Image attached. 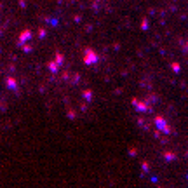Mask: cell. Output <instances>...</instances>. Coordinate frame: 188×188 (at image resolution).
I'll return each instance as SVG.
<instances>
[{"label":"cell","instance_id":"16","mask_svg":"<svg viewBox=\"0 0 188 188\" xmlns=\"http://www.w3.org/2000/svg\"><path fill=\"white\" fill-rule=\"evenodd\" d=\"M141 26H143V30H145V28H148V21L145 19V21H143V25H141Z\"/></svg>","mask_w":188,"mask_h":188},{"label":"cell","instance_id":"8","mask_svg":"<svg viewBox=\"0 0 188 188\" xmlns=\"http://www.w3.org/2000/svg\"><path fill=\"white\" fill-rule=\"evenodd\" d=\"M92 96H94V94H92V91H91V89H85V91H84V98H85V101H91V99H92Z\"/></svg>","mask_w":188,"mask_h":188},{"label":"cell","instance_id":"13","mask_svg":"<svg viewBox=\"0 0 188 188\" xmlns=\"http://www.w3.org/2000/svg\"><path fill=\"white\" fill-rule=\"evenodd\" d=\"M150 169V164L148 162H143V171H148Z\"/></svg>","mask_w":188,"mask_h":188},{"label":"cell","instance_id":"18","mask_svg":"<svg viewBox=\"0 0 188 188\" xmlns=\"http://www.w3.org/2000/svg\"><path fill=\"white\" fill-rule=\"evenodd\" d=\"M187 157H188V152H187Z\"/></svg>","mask_w":188,"mask_h":188},{"label":"cell","instance_id":"15","mask_svg":"<svg viewBox=\"0 0 188 188\" xmlns=\"http://www.w3.org/2000/svg\"><path fill=\"white\" fill-rule=\"evenodd\" d=\"M23 51H25V52H30L31 47H30V45H25V47H23Z\"/></svg>","mask_w":188,"mask_h":188},{"label":"cell","instance_id":"10","mask_svg":"<svg viewBox=\"0 0 188 188\" xmlns=\"http://www.w3.org/2000/svg\"><path fill=\"white\" fill-rule=\"evenodd\" d=\"M162 132H164V134H172V127H171V126H166V127L162 129Z\"/></svg>","mask_w":188,"mask_h":188},{"label":"cell","instance_id":"11","mask_svg":"<svg viewBox=\"0 0 188 188\" xmlns=\"http://www.w3.org/2000/svg\"><path fill=\"white\" fill-rule=\"evenodd\" d=\"M172 70H174L176 73H178V71H179V65H178V63H172Z\"/></svg>","mask_w":188,"mask_h":188},{"label":"cell","instance_id":"6","mask_svg":"<svg viewBox=\"0 0 188 188\" xmlns=\"http://www.w3.org/2000/svg\"><path fill=\"white\" fill-rule=\"evenodd\" d=\"M47 68H49V71L56 73V71L59 70V63H58V61H49V63H47Z\"/></svg>","mask_w":188,"mask_h":188},{"label":"cell","instance_id":"3","mask_svg":"<svg viewBox=\"0 0 188 188\" xmlns=\"http://www.w3.org/2000/svg\"><path fill=\"white\" fill-rule=\"evenodd\" d=\"M153 122H155V126H157V129H160V131H162V129H164L166 126H167V124H166V119H164L162 115H155V119H153Z\"/></svg>","mask_w":188,"mask_h":188},{"label":"cell","instance_id":"7","mask_svg":"<svg viewBox=\"0 0 188 188\" xmlns=\"http://www.w3.org/2000/svg\"><path fill=\"white\" fill-rule=\"evenodd\" d=\"M162 157H164V160H167V162H172V160H176V153L174 152H164Z\"/></svg>","mask_w":188,"mask_h":188},{"label":"cell","instance_id":"1","mask_svg":"<svg viewBox=\"0 0 188 188\" xmlns=\"http://www.w3.org/2000/svg\"><path fill=\"white\" fill-rule=\"evenodd\" d=\"M98 54L94 52L92 49H85V54H84V63L85 65H96L98 63Z\"/></svg>","mask_w":188,"mask_h":188},{"label":"cell","instance_id":"2","mask_svg":"<svg viewBox=\"0 0 188 188\" xmlns=\"http://www.w3.org/2000/svg\"><path fill=\"white\" fill-rule=\"evenodd\" d=\"M132 105H134V108L141 111V113H150L152 111V106H150L148 103H145V101H139V99H132Z\"/></svg>","mask_w":188,"mask_h":188},{"label":"cell","instance_id":"17","mask_svg":"<svg viewBox=\"0 0 188 188\" xmlns=\"http://www.w3.org/2000/svg\"><path fill=\"white\" fill-rule=\"evenodd\" d=\"M187 51H188V44H187Z\"/></svg>","mask_w":188,"mask_h":188},{"label":"cell","instance_id":"14","mask_svg":"<svg viewBox=\"0 0 188 188\" xmlns=\"http://www.w3.org/2000/svg\"><path fill=\"white\" fill-rule=\"evenodd\" d=\"M129 155H132V157H134V155H136V150H134V148H129Z\"/></svg>","mask_w":188,"mask_h":188},{"label":"cell","instance_id":"4","mask_svg":"<svg viewBox=\"0 0 188 188\" xmlns=\"http://www.w3.org/2000/svg\"><path fill=\"white\" fill-rule=\"evenodd\" d=\"M30 39H31V31H30V30H25V31H23V33L19 35V39H18V44H19V45H23L26 40H30Z\"/></svg>","mask_w":188,"mask_h":188},{"label":"cell","instance_id":"12","mask_svg":"<svg viewBox=\"0 0 188 188\" xmlns=\"http://www.w3.org/2000/svg\"><path fill=\"white\" fill-rule=\"evenodd\" d=\"M79 80H80V75H79V73H77V75H73V84H77Z\"/></svg>","mask_w":188,"mask_h":188},{"label":"cell","instance_id":"9","mask_svg":"<svg viewBox=\"0 0 188 188\" xmlns=\"http://www.w3.org/2000/svg\"><path fill=\"white\" fill-rule=\"evenodd\" d=\"M56 61L59 63V66H61V65H63V61H65V56H63L61 52H58V54H56Z\"/></svg>","mask_w":188,"mask_h":188},{"label":"cell","instance_id":"5","mask_svg":"<svg viewBox=\"0 0 188 188\" xmlns=\"http://www.w3.org/2000/svg\"><path fill=\"white\" fill-rule=\"evenodd\" d=\"M5 84H7V87H9L10 91H18V82H16V80L12 79V77H7Z\"/></svg>","mask_w":188,"mask_h":188}]
</instances>
